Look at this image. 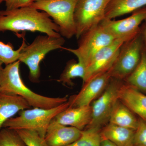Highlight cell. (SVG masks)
Instances as JSON below:
<instances>
[{
    "instance_id": "6da1fadb",
    "label": "cell",
    "mask_w": 146,
    "mask_h": 146,
    "mask_svg": "<svg viewBox=\"0 0 146 146\" xmlns=\"http://www.w3.org/2000/svg\"><path fill=\"white\" fill-rule=\"evenodd\" d=\"M39 32L48 36H61L60 29L49 15L31 7L0 11V32Z\"/></svg>"
},
{
    "instance_id": "7a4b0ae2",
    "label": "cell",
    "mask_w": 146,
    "mask_h": 146,
    "mask_svg": "<svg viewBox=\"0 0 146 146\" xmlns=\"http://www.w3.org/2000/svg\"><path fill=\"white\" fill-rule=\"evenodd\" d=\"M19 60L5 65L0 72V92L21 96L31 107L49 109L56 107L68 101L67 97L51 98L36 94L22 80Z\"/></svg>"
},
{
    "instance_id": "3957f363",
    "label": "cell",
    "mask_w": 146,
    "mask_h": 146,
    "mask_svg": "<svg viewBox=\"0 0 146 146\" xmlns=\"http://www.w3.org/2000/svg\"><path fill=\"white\" fill-rule=\"evenodd\" d=\"M65 40L62 36L54 37L48 35H39L29 45H27L21 52L19 60L29 68V79L33 82L39 81L41 61L48 53L63 48Z\"/></svg>"
},
{
    "instance_id": "277c9868",
    "label": "cell",
    "mask_w": 146,
    "mask_h": 146,
    "mask_svg": "<svg viewBox=\"0 0 146 146\" xmlns=\"http://www.w3.org/2000/svg\"><path fill=\"white\" fill-rule=\"evenodd\" d=\"M69 107L68 102L53 108L45 109L33 108L19 112V115L5 122L3 128L14 130L27 129L34 131L44 138L47 129L56 116Z\"/></svg>"
},
{
    "instance_id": "5b68a950",
    "label": "cell",
    "mask_w": 146,
    "mask_h": 146,
    "mask_svg": "<svg viewBox=\"0 0 146 146\" xmlns=\"http://www.w3.org/2000/svg\"><path fill=\"white\" fill-rule=\"evenodd\" d=\"M78 0H35L30 7L47 13L60 29L63 37L76 35L74 11Z\"/></svg>"
},
{
    "instance_id": "8992f818",
    "label": "cell",
    "mask_w": 146,
    "mask_h": 146,
    "mask_svg": "<svg viewBox=\"0 0 146 146\" xmlns=\"http://www.w3.org/2000/svg\"><path fill=\"white\" fill-rule=\"evenodd\" d=\"M79 39L80 41L76 48L63 47L62 49L75 55L78 61L86 67L98 52L117 39H115L100 23L86 32Z\"/></svg>"
},
{
    "instance_id": "52a82bcc",
    "label": "cell",
    "mask_w": 146,
    "mask_h": 146,
    "mask_svg": "<svg viewBox=\"0 0 146 146\" xmlns=\"http://www.w3.org/2000/svg\"><path fill=\"white\" fill-rule=\"evenodd\" d=\"M110 0H78L74 11L77 39L96 27L105 18Z\"/></svg>"
},
{
    "instance_id": "ba28073f",
    "label": "cell",
    "mask_w": 146,
    "mask_h": 146,
    "mask_svg": "<svg viewBox=\"0 0 146 146\" xmlns=\"http://www.w3.org/2000/svg\"><path fill=\"white\" fill-rule=\"evenodd\" d=\"M123 80L111 78L103 93L91 104V119L86 128H102L109 123L114 106L118 100Z\"/></svg>"
},
{
    "instance_id": "9c48e42d",
    "label": "cell",
    "mask_w": 146,
    "mask_h": 146,
    "mask_svg": "<svg viewBox=\"0 0 146 146\" xmlns=\"http://www.w3.org/2000/svg\"><path fill=\"white\" fill-rule=\"evenodd\" d=\"M138 35L121 47L115 63L109 71L112 78L124 80L138 66L142 53V40Z\"/></svg>"
},
{
    "instance_id": "30bf717a",
    "label": "cell",
    "mask_w": 146,
    "mask_h": 146,
    "mask_svg": "<svg viewBox=\"0 0 146 146\" xmlns=\"http://www.w3.org/2000/svg\"><path fill=\"white\" fill-rule=\"evenodd\" d=\"M131 39L127 38L115 39L111 44L98 52L86 66L83 84L109 71L118 57L121 47L124 43Z\"/></svg>"
},
{
    "instance_id": "8fae6325",
    "label": "cell",
    "mask_w": 146,
    "mask_h": 146,
    "mask_svg": "<svg viewBox=\"0 0 146 146\" xmlns=\"http://www.w3.org/2000/svg\"><path fill=\"white\" fill-rule=\"evenodd\" d=\"M146 19V9H144L122 20L114 21L104 18L100 24L115 39H132L138 34L139 25Z\"/></svg>"
},
{
    "instance_id": "7c38bea8",
    "label": "cell",
    "mask_w": 146,
    "mask_h": 146,
    "mask_svg": "<svg viewBox=\"0 0 146 146\" xmlns=\"http://www.w3.org/2000/svg\"><path fill=\"white\" fill-rule=\"evenodd\" d=\"M111 78L108 71L83 84L78 94L72 96L68 100L69 107L91 105L103 93Z\"/></svg>"
},
{
    "instance_id": "4fadbf2b",
    "label": "cell",
    "mask_w": 146,
    "mask_h": 146,
    "mask_svg": "<svg viewBox=\"0 0 146 146\" xmlns=\"http://www.w3.org/2000/svg\"><path fill=\"white\" fill-rule=\"evenodd\" d=\"M81 133V130L76 128L51 121L44 139L49 146H68L77 141Z\"/></svg>"
},
{
    "instance_id": "5bb4252c",
    "label": "cell",
    "mask_w": 146,
    "mask_h": 146,
    "mask_svg": "<svg viewBox=\"0 0 146 146\" xmlns=\"http://www.w3.org/2000/svg\"><path fill=\"white\" fill-rule=\"evenodd\" d=\"M91 119V108L89 105L68 107L58 114L51 121L83 130L89 125Z\"/></svg>"
},
{
    "instance_id": "9a60e30c",
    "label": "cell",
    "mask_w": 146,
    "mask_h": 146,
    "mask_svg": "<svg viewBox=\"0 0 146 146\" xmlns=\"http://www.w3.org/2000/svg\"><path fill=\"white\" fill-rule=\"evenodd\" d=\"M118 98L133 113L146 122V95L123 82L119 91Z\"/></svg>"
},
{
    "instance_id": "2e32d148",
    "label": "cell",
    "mask_w": 146,
    "mask_h": 146,
    "mask_svg": "<svg viewBox=\"0 0 146 146\" xmlns=\"http://www.w3.org/2000/svg\"><path fill=\"white\" fill-rule=\"evenodd\" d=\"M30 107L27 102L22 97L0 92V131L7 120L21 110Z\"/></svg>"
},
{
    "instance_id": "e0dca14e",
    "label": "cell",
    "mask_w": 146,
    "mask_h": 146,
    "mask_svg": "<svg viewBox=\"0 0 146 146\" xmlns=\"http://www.w3.org/2000/svg\"><path fill=\"white\" fill-rule=\"evenodd\" d=\"M135 130L108 123L102 128V140H107L117 146H133Z\"/></svg>"
},
{
    "instance_id": "ac0fdd59",
    "label": "cell",
    "mask_w": 146,
    "mask_h": 146,
    "mask_svg": "<svg viewBox=\"0 0 146 146\" xmlns=\"http://www.w3.org/2000/svg\"><path fill=\"white\" fill-rule=\"evenodd\" d=\"M146 5V0H110L105 18L113 19L133 12Z\"/></svg>"
},
{
    "instance_id": "d6986e66",
    "label": "cell",
    "mask_w": 146,
    "mask_h": 146,
    "mask_svg": "<svg viewBox=\"0 0 146 146\" xmlns=\"http://www.w3.org/2000/svg\"><path fill=\"white\" fill-rule=\"evenodd\" d=\"M138 121L133 112L118 99L112 110L109 123L135 130Z\"/></svg>"
},
{
    "instance_id": "ffe728a7",
    "label": "cell",
    "mask_w": 146,
    "mask_h": 146,
    "mask_svg": "<svg viewBox=\"0 0 146 146\" xmlns=\"http://www.w3.org/2000/svg\"><path fill=\"white\" fill-rule=\"evenodd\" d=\"M125 80L126 83L138 91L146 92V52H142L138 66Z\"/></svg>"
},
{
    "instance_id": "44dd1931",
    "label": "cell",
    "mask_w": 146,
    "mask_h": 146,
    "mask_svg": "<svg viewBox=\"0 0 146 146\" xmlns=\"http://www.w3.org/2000/svg\"><path fill=\"white\" fill-rule=\"evenodd\" d=\"M86 72V67L82 63L74 60H70L67 63L58 81L63 84L72 86L73 79L80 78L83 82L84 81Z\"/></svg>"
},
{
    "instance_id": "7402d4cb",
    "label": "cell",
    "mask_w": 146,
    "mask_h": 146,
    "mask_svg": "<svg viewBox=\"0 0 146 146\" xmlns=\"http://www.w3.org/2000/svg\"><path fill=\"white\" fill-rule=\"evenodd\" d=\"M101 129L97 127L84 129L81 130V136L78 140L68 146H101Z\"/></svg>"
},
{
    "instance_id": "603a6c76",
    "label": "cell",
    "mask_w": 146,
    "mask_h": 146,
    "mask_svg": "<svg viewBox=\"0 0 146 146\" xmlns=\"http://www.w3.org/2000/svg\"><path fill=\"white\" fill-rule=\"evenodd\" d=\"M22 42L20 48L15 50L10 43L5 44L0 41V61L7 65L19 60L21 52L27 45L25 36L23 37Z\"/></svg>"
},
{
    "instance_id": "cb8c5ba5",
    "label": "cell",
    "mask_w": 146,
    "mask_h": 146,
    "mask_svg": "<svg viewBox=\"0 0 146 146\" xmlns=\"http://www.w3.org/2000/svg\"><path fill=\"white\" fill-rule=\"evenodd\" d=\"M0 146H27L17 131L9 128L0 131Z\"/></svg>"
},
{
    "instance_id": "d4e9b609",
    "label": "cell",
    "mask_w": 146,
    "mask_h": 146,
    "mask_svg": "<svg viewBox=\"0 0 146 146\" xmlns=\"http://www.w3.org/2000/svg\"><path fill=\"white\" fill-rule=\"evenodd\" d=\"M27 146H49L45 141L44 138L39 136L34 131L27 129L16 130Z\"/></svg>"
},
{
    "instance_id": "484cf974",
    "label": "cell",
    "mask_w": 146,
    "mask_h": 146,
    "mask_svg": "<svg viewBox=\"0 0 146 146\" xmlns=\"http://www.w3.org/2000/svg\"><path fill=\"white\" fill-rule=\"evenodd\" d=\"M133 146H146V122L141 119L135 130Z\"/></svg>"
},
{
    "instance_id": "4316f807",
    "label": "cell",
    "mask_w": 146,
    "mask_h": 146,
    "mask_svg": "<svg viewBox=\"0 0 146 146\" xmlns=\"http://www.w3.org/2000/svg\"><path fill=\"white\" fill-rule=\"evenodd\" d=\"M6 9L11 10L29 7L35 0H5Z\"/></svg>"
},
{
    "instance_id": "83f0119b",
    "label": "cell",
    "mask_w": 146,
    "mask_h": 146,
    "mask_svg": "<svg viewBox=\"0 0 146 146\" xmlns=\"http://www.w3.org/2000/svg\"><path fill=\"white\" fill-rule=\"evenodd\" d=\"M101 146H117L115 144L107 140H102V141Z\"/></svg>"
},
{
    "instance_id": "f1b7e54d",
    "label": "cell",
    "mask_w": 146,
    "mask_h": 146,
    "mask_svg": "<svg viewBox=\"0 0 146 146\" xmlns=\"http://www.w3.org/2000/svg\"><path fill=\"white\" fill-rule=\"evenodd\" d=\"M3 64V63L2 62L0 61V72H1V69L2 68V65ZM0 91H1V88H0Z\"/></svg>"
},
{
    "instance_id": "f546056e",
    "label": "cell",
    "mask_w": 146,
    "mask_h": 146,
    "mask_svg": "<svg viewBox=\"0 0 146 146\" xmlns=\"http://www.w3.org/2000/svg\"><path fill=\"white\" fill-rule=\"evenodd\" d=\"M145 20L146 21V19ZM145 39H146V25L145 30Z\"/></svg>"
},
{
    "instance_id": "4dcf8cb0",
    "label": "cell",
    "mask_w": 146,
    "mask_h": 146,
    "mask_svg": "<svg viewBox=\"0 0 146 146\" xmlns=\"http://www.w3.org/2000/svg\"><path fill=\"white\" fill-rule=\"evenodd\" d=\"M5 1V0H0V4H1L3 1Z\"/></svg>"
}]
</instances>
